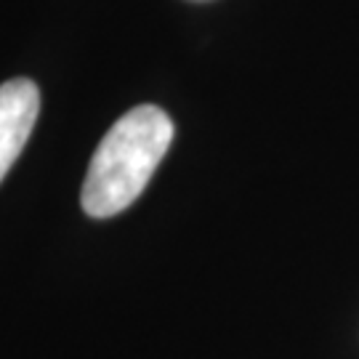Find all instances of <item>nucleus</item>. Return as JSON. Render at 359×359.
Segmentation results:
<instances>
[{"instance_id":"obj_2","label":"nucleus","mask_w":359,"mask_h":359,"mask_svg":"<svg viewBox=\"0 0 359 359\" xmlns=\"http://www.w3.org/2000/svg\"><path fill=\"white\" fill-rule=\"evenodd\" d=\"M40 112V90L27 77L0 86V181L25 149Z\"/></svg>"},{"instance_id":"obj_1","label":"nucleus","mask_w":359,"mask_h":359,"mask_svg":"<svg viewBox=\"0 0 359 359\" xmlns=\"http://www.w3.org/2000/svg\"><path fill=\"white\" fill-rule=\"evenodd\" d=\"M170 142L173 123L160 107L142 104L126 112L90 157L80 194L83 210L90 218H109L133 205L168 154Z\"/></svg>"}]
</instances>
